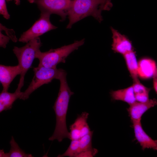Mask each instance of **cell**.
I'll return each instance as SVG.
<instances>
[{
  "label": "cell",
  "mask_w": 157,
  "mask_h": 157,
  "mask_svg": "<svg viewBox=\"0 0 157 157\" xmlns=\"http://www.w3.org/2000/svg\"><path fill=\"white\" fill-rule=\"evenodd\" d=\"M28 2L31 3H35L36 0H28Z\"/></svg>",
  "instance_id": "obj_27"
},
{
  "label": "cell",
  "mask_w": 157,
  "mask_h": 157,
  "mask_svg": "<svg viewBox=\"0 0 157 157\" xmlns=\"http://www.w3.org/2000/svg\"><path fill=\"white\" fill-rule=\"evenodd\" d=\"M20 66L0 65V81L3 87L2 91H8L10 85L16 76L20 74Z\"/></svg>",
  "instance_id": "obj_11"
},
{
  "label": "cell",
  "mask_w": 157,
  "mask_h": 157,
  "mask_svg": "<svg viewBox=\"0 0 157 157\" xmlns=\"http://www.w3.org/2000/svg\"><path fill=\"white\" fill-rule=\"evenodd\" d=\"M15 3L17 5H19L20 3V0H14Z\"/></svg>",
  "instance_id": "obj_25"
},
{
  "label": "cell",
  "mask_w": 157,
  "mask_h": 157,
  "mask_svg": "<svg viewBox=\"0 0 157 157\" xmlns=\"http://www.w3.org/2000/svg\"><path fill=\"white\" fill-rule=\"evenodd\" d=\"M157 67L155 61L151 58H144L141 59L138 62V77L144 79L153 77L156 72Z\"/></svg>",
  "instance_id": "obj_12"
},
{
  "label": "cell",
  "mask_w": 157,
  "mask_h": 157,
  "mask_svg": "<svg viewBox=\"0 0 157 157\" xmlns=\"http://www.w3.org/2000/svg\"><path fill=\"white\" fill-rule=\"evenodd\" d=\"M62 69L39 65L34 67V76L32 80L27 89L22 92L19 99L24 100L27 99L33 92L42 85L51 82L54 79H58Z\"/></svg>",
  "instance_id": "obj_5"
},
{
  "label": "cell",
  "mask_w": 157,
  "mask_h": 157,
  "mask_svg": "<svg viewBox=\"0 0 157 157\" xmlns=\"http://www.w3.org/2000/svg\"><path fill=\"white\" fill-rule=\"evenodd\" d=\"M0 30L4 31L6 34L10 37L13 42H16L17 41V39L16 36L15 32L13 29L7 28L1 23L0 24Z\"/></svg>",
  "instance_id": "obj_21"
},
{
  "label": "cell",
  "mask_w": 157,
  "mask_h": 157,
  "mask_svg": "<svg viewBox=\"0 0 157 157\" xmlns=\"http://www.w3.org/2000/svg\"><path fill=\"white\" fill-rule=\"evenodd\" d=\"M42 45V43L39 37L31 40L22 47H14L13 51L17 59L21 70L19 82L15 91L21 92L24 85L25 75L31 67L36 53L40 50Z\"/></svg>",
  "instance_id": "obj_3"
},
{
  "label": "cell",
  "mask_w": 157,
  "mask_h": 157,
  "mask_svg": "<svg viewBox=\"0 0 157 157\" xmlns=\"http://www.w3.org/2000/svg\"><path fill=\"white\" fill-rule=\"evenodd\" d=\"M110 29L113 39L112 49L114 52L123 55L133 50L132 43L127 37L112 27Z\"/></svg>",
  "instance_id": "obj_8"
},
{
  "label": "cell",
  "mask_w": 157,
  "mask_h": 157,
  "mask_svg": "<svg viewBox=\"0 0 157 157\" xmlns=\"http://www.w3.org/2000/svg\"><path fill=\"white\" fill-rule=\"evenodd\" d=\"M153 79H154L157 81V70L156 72L153 77Z\"/></svg>",
  "instance_id": "obj_26"
},
{
  "label": "cell",
  "mask_w": 157,
  "mask_h": 157,
  "mask_svg": "<svg viewBox=\"0 0 157 157\" xmlns=\"http://www.w3.org/2000/svg\"><path fill=\"white\" fill-rule=\"evenodd\" d=\"M13 0H0V13L4 18L8 19L10 15L8 11L6 5V1H9Z\"/></svg>",
  "instance_id": "obj_20"
},
{
  "label": "cell",
  "mask_w": 157,
  "mask_h": 157,
  "mask_svg": "<svg viewBox=\"0 0 157 157\" xmlns=\"http://www.w3.org/2000/svg\"><path fill=\"white\" fill-rule=\"evenodd\" d=\"M157 105V100L154 98L144 102L136 101L129 105L127 110L132 122L141 121L143 115L149 109Z\"/></svg>",
  "instance_id": "obj_10"
},
{
  "label": "cell",
  "mask_w": 157,
  "mask_h": 157,
  "mask_svg": "<svg viewBox=\"0 0 157 157\" xmlns=\"http://www.w3.org/2000/svg\"><path fill=\"white\" fill-rule=\"evenodd\" d=\"M67 73L62 69L58 79L60 81V87L58 95L53 108L56 118L54 132L49 140H57L59 142L65 138L69 139L70 133L67 129L66 116L70 98L74 94L69 87L66 79Z\"/></svg>",
  "instance_id": "obj_1"
},
{
  "label": "cell",
  "mask_w": 157,
  "mask_h": 157,
  "mask_svg": "<svg viewBox=\"0 0 157 157\" xmlns=\"http://www.w3.org/2000/svg\"><path fill=\"white\" fill-rule=\"evenodd\" d=\"M84 39L76 41L73 43L56 49H51L42 52L40 50L36 53L35 58L39 61V65L47 68L56 67L60 63H65L67 56L84 44Z\"/></svg>",
  "instance_id": "obj_4"
},
{
  "label": "cell",
  "mask_w": 157,
  "mask_h": 157,
  "mask_svg": "<svg viewBox=\"0 0 157 157\" xmlns=\"http://www.w3.org/2000/svg\"><path fill=\"white\" fill-rule=\"evenodd\" d=\"M11 40L10 37L7 34L5 35L0 31V46L3 48L6 47V45Z\"/></svg>",
  "instance_id": "obj_22"
},
{
  "label": "cell",
  "mask_w": 157,
  "mask_h": 157,
  "mask_svg": "<svg viewBox=\"0 0 157 157\" xmlns=\"http://www.w3.org/2000/svg\"><path fill=\"white\" fill-rule=\"evenodd\" d=\"M135 138L140 143L142 149H152L157 150V140L152 139L145 132L141 121H132Z\"/></svg>",
  "instance_id": "obj_9"
},
{
  "label": "cell",
  "mask_w": 157,
  "mask_h": 157,
  "mask_svg": "<svg viewBox=\"0 0 157 157\" xmlns=\"http://www.w3.org/2000/svg\"><path fill=\"white\" fill-rule=\"evenodd\" d=\"M79 152V140H71L69 146L64 153L62 154L59 155L58 157H77Z\"/></svg>",
  "instance_id": "obj_18"
},
{
  "label": "cell",
  "mask_w": 157,
  "mask_h": 157,
  "mask_svg": "<svg viewBox=\"0 0 157 157\" xmlns=\"http://www.w3.org/2000/svg\"><path fill=\"white\" fill-rule=\"evenodd\" d=\"M135 94L149 93L150 89L142 84L139 81L134 83L132 85Z\"/></svg>",
  "instance_id": "obj_19"
},
{
  "label": "cell",
  "mask_w": 157,
  "mask_h": 157,
  "mask_svg": "<svg viewBox=\"0 0 157 157\" xmlns=\"http://www.w3.org/2000/svg\"><path fill=\"white\" fill-rule=\"evenodd\" d=\"M153 87L154 89L157 94V81L153 79Z\"/></svg>",
  "instance_id": "obj_24"
},
{
  "label": "cell",
  "mask_w": 157,
  "mask_h": 157,
  "mask_svg": "<svg viewBox=\"0 0 157 157\" xmlns=\"http://www.w3.org/2000/svg\"><path fill=\"white\" fill-rule=\"evenodd\" d=\"M22 92L15 91L14 93L2 91L0 94V113L10 109L14 102L19 99Z\"/></svg>",
  "instance_id": "obj_14"
},
{
  "label": "cell",
  "mask_w": 157,
  "mask_h": 157,
  "mask_svg": "<svg viewBox=\"0 0 157 157\" xmlns=\"http://www.w3.org/2000/svg\"><path fill=\"white\" fill-rule=\"evenodd\" d=\"M10 143V149L8 153H5L3 149L0 150V157H31L32 154L26 153L21 149L15 141L13 136L11 137Z\"/></svg>",
  "instance_id": "obj_16"
},
{
  "label": "cell",
  "mask_w": 157,
  "mask_h": 157,
  "mask_svg": "<svg viewBox=\"0 0 157 157\" xmlns=\"http://www.w3.org/2000/svg\"><path fill=\"white\" fill-rule=\"evenodd\" d=\"M51 15L48 13L41 12L39 19L28 29L22 33L19 41L26 43L32 39L39 37L47 32L57 28L50 21Z\"/></svg>",
  "instance_id": "obj_6"
},
{
  "label": "cell",
  "mask_w": 157,
  "mask_h": 157,
  "mask_svg": "<svg viewBox=\"0 0 157 157\" xmlns=\"http://www.w3.org/2000/svg\"><path fill=\"white\" fill-rule=\"evenodd\" d=\"M112 6L110 0H73L68 12L69 22L66 28H70L75 23L90 16L101 22L102 11L109 10Z\"/></svg>",
  "instance_id": "obj_2"
},
{
  "label": "cell",
  "mask_w": 157,
  "mask_h": 157,
  "mask_svg": "<svg viewBox=\"0 0 157 157\" xmlns=\"http://www.w3.org/2000/svg\"><path fill=\"white\" fill-rule=\"evenodd\" d=\"M73 0H36L35 3L41 12L56 14L61 18V21L65 20L68 16Z\"/></svg>",
  "instance_id": "obj_7"
},
{
  "label": "cell",
  "mask_w": 157,
  "mask_h": 157,
  "mask_svg": "<svg viewBox=\"0 0 157 157\" xmlns=\"http://www.w3.org/2000/svg\"><path fill=\"white\" fill-rule=\"evenodd\" d=\"M127 69L134 83L139 81L138 73V62L133 50L123 55Z\"/></svg>",
  "instance_id": "obj_15"
},
{
  "label": "cell",
  "mask_w": 157,
  "mask_h": 157,
  "mask_svg": "<svg viewBox=\"0 0 157 157\" xmlns=\"http://www.w3.org/2000/svg\"><path fill=\"white\" fill-rule=\"evenodd\" d=\"M110 94L112 100L122 101L129 105L136 101L132 85L124 89L112 91Z\"/></svg>",
  "instance_id": "obj_13"
},
{
  "label": "cell",
  "mask_w": 157,
  "mask_h": 157,
  "mask_svg": "<svg viewBox=\"0 0 157 157\" xmlns=\"http://www.w3.org/2000/svg\"><path fill=\"white\" fill-rule=\"evenodd\" d=\"M149 93L135 94L136 101L140 102H146L149 100Z\"/></svg>",
  "instance_id": "obj_23"
},
{
  "label": "cell",
  "mask_w": 157,
  "mask_h": 157,
  "mask_svg": "<svg viewBox=\"0 0 157 157\" xmlns=\"http://www.w3.org/2000/svg\"><path fill=\"white\" fill-rule=\"evenodd\" d=\"M93 131L90 133L81 137L79 140V152H82L93 149L92 146V138Z\"/></svg>",
  "instance_id": "obj_17"
}]
</instances>
